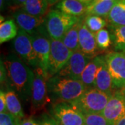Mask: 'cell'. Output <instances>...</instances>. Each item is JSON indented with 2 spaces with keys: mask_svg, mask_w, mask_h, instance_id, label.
<instances>
[{
  "mask_svg": "<svg viewBox=\"0 0 125 125\" xmlns=\"http://www.w3.org/2000/svg\"><path fill=\"white\" fill-rule=\"evenodd\" d=\"M81 20L79 22L76 24L74 26L67 31L61 40L64 45L71 51L76 52L79 51V30L80 27Z\"/></svg>",
  "mask_w": 125,
  "mask_h": 125,
  "instance_id": "obj_24",
  "label": "cell"
},
{
  "mask_svg": "<svg viewBox=\"0 0 125 125\" xmlns=\"http://www.w3.org/2000/svg\"><path fill=\"white\" fill-rule=\"evenodd\" d=\"M51 113L58 125H85L83 114L71 103L53 104Z\"/></svg>",
  "mask_w": 125,
  "mask_h": 125,
  "instance_id": "obj_6",
  "label": "cell"
},
{
  "mask_svg": "<svg viewBox=\"0 0 125 125\" xmlns=\"http://www.w3.org/2000/svg\"><path fill=\"white\" fill-rule=\"evenodd\" d=\"M51 49L49 60V78L58 74L67 64L73 52L67 48L62 40L51 38Z\"/></svg>",
  "mask_w": 125,
  "mask_h": 125,
  "instance_id": "obj_8",
  "label": "cell"
},
{
  "mask_svg": "<svg viewBox=\"0 0 125 125\" xmlns=\"http://www.w3.org/2000/svg\"><path fill=\"white\" fill-rule=\"evenodd\" d=\"M111 95L100 90L91 88L85 91L80 97L72 104L79 111L84 114H102Z\"/></svg>",
  "mask_w": 125,
  "mask_h": 125,
  "instance_id": "obj_4",
  "label": "cell"
},
{
  "mask_svg": "<svg viewBox=\"0 0 125 125\" xmlns=\"http://www.w3.org/2000/svg\"><path fill=\"white\" fill-rule=\"evenodd\" d=\"M94 88L105 92L111 96L113 93L111 76L104 55H99V67L95 76Z\"/></svg>",
  "mask_w": 125,
  "mask_h": 125,
  "instance_id": "obj_15",
  "label": "cell"
},
{
  "mask_svg": "<svg viewBox=\"0 0 125 125\" xmlns=\"http://www.w3.org/2000/svg\"><path fill=\"white\" fill-rule=\"evenodd\" d=\"M0 78H1V85H4L6 83L7 81V74H6V70L5 67L4 61L2 58H1V74H0Z\"/></svg>",
  "mask_w": 125,
  "mask_h": 125,
  "instance_id": "obj_31",
  "label": "cell"
},
{
  "mask_svg": "<svg viewBox=\"0 0 125 125\" xmlns=\"http://www.w3.org/2000/svg\"><path fill=\"white\" fill-rule=\"evenodd\" d=\"M31 38L33 48L38 59L39 67L44 71L49 79L48 69L51 49V38L47 30L45 31L43 28H40L37 33L31 36Z\"/></svg>",
  "mask_w": 125,
  "mask_h": 125,
  "instance_id": "obj_10",
  "label": "cell"
},
{
  "mask_svg": "<svg viewBox=\"0 0 125 125\" xmlns=\"http://www.w3.org/2000/svg\"><path fill=\"white\" fill-rule=\"evenodd\" d=\"M15 54L33 69L39 67L38 59L34 50L31 36L22 29L18 30V36L13 42Z\"/></svg>",
  "mask_w": 125,
  "mask_h": 125,
  "instance_id": "obj_7",
  "label": "cell"
},
{
  "mask_svg": "<svg viewBox=\"0 0 125 125\" xmlns=\"http://www.w3.org/2000/svg\"><path fill=\"white\" fill-rule=\"evenodd\" d=\"M20 121L8 112L0 113V125H20Z\"/></svg>",
  "mask_w": 125,
  "mask_h": 125,
  "instance_id": "obj_28",
  "label": "cell"
},
{
  "mask_svg": "<svg viewBox=\"0 0 125 125\" xmlns=\"http://www.w3.org/2000/svg\"><path fill=\"white\" fill-rule=\"evenodd\" d=\"M49 6L50 5L47 0H27L22 10L33 16L44 17Z\"/></svg>",
  "mask_w": 125,
  "mask_h": 125,
  "instance_id": "obj_20",
  "label": "cell"
},
{
  "mask_svg": "<svg viewBox=\"0 0 125 125\" xmlns=\"http://www.w3.org/2000/svg\"><path fill=\"white\" fill-rule=\"evenodd\" d=\"M47 89L51 102L72 103L88 89L81 80L58 75L47 79Z\"/></svg>",
  "mask_w": 125,
  "mask_h": 125,
  "instance_id": "obj_2",
  "label": "cell"
},
{
  "mask_svg": "<svg viewBox=\"0 0 125 125\" xmlns=\"http://www.w3.org/2000/svg\"><path fill=\"white\" fill-rule=\"evenodd\" d=\"M6 74V85L14 90L24 102L31 101L33 83L35 74L16 54H9L4 60Z\"/></svg>",
  "mask_w": 125,
  "mask_h": 125,
  "instance_id": "obj_1",
  "label": "cell"
},
{
  "mask_svg": "<svg viewBox=\"0 0 125 125\" xmlns=\"http://www.w3.org/2000/svg\"><path fill=\"white\" fill-rule=\"evenodd\" d=\"M83 22L87 27L94 33L103 29L107 25V20L103 17L98 15H86Z\"/></svg>",
  "mask_w": 125,
  "mask_h": 125,
  "instance_id": "obj_25",
  "label": "cell"
},
{
  "mask_svg": "<svg viewBox=\"0 0 125 125\" xmlns=\"http://www.w3.org/2000/svg\"><path fill=\"white\" fill-rule=\"evenodd\" d=\"M91 60L81 51L74 52L67 65L57 75L80 80L82 72Z\"/></svg>",
  "mask_w": 125,
  "mask_h": 125,
  "instance_id": "obj_12",
  "label": "cell"
},
{
  "mask_svg": "<svg viewBox=\"0 0 125 125\" xmlns=\"http://www.w3.org/2000/svg\"><path fill=\"white\" fill-rule=\"evenodd\" d=\"M0 112L1 113H7V106H6V93L1 88L0 91Z\"/></svg>",
  "mask_w": 125,
  "mask_h": 125,
  "instance_id": "obj_29",
  "label": "cell"
},
{
  "mask_svg": "<svg viewBox=\"0 0 125 125\" xmlns=\"http://www.w3.org/2000/svg\"><path fill=\"white\" fill-rule=\"evenodd\" d=\"M95 34L96 42L99 49L101 50H106L109 48L112 45V40L111 33L106 29H103L97 31Z\"/></svg>",
  "mask_w": 125,
  "mask_h": 125,
  "instance_id": "obj_26",
  "label": "cell"
},
{
  "mask_svg": "<svg viewBox=\"0 0 125 125\" xmlns=\"http://www.w3.org/2000/svg\"><path fill=\"white\" fill-rule=\"evenodd\" d=\"M35 74L33 83L31 98V111L32 113L42 111L51 100L47 89V76L44 71L38 67L33 69Z\"/></svg>",
  "mask_w": 125,
  "mask_h": 125,
  "instance_id": "obj_5",
  "label": "cell"
},
{
  "mask_svg": "<svg viewBox=\"0 0 125 125\" xmlns=\"http://www.w3.org/2000/svg\"><path fill=\"white\" fill-rule=\"evenodd\" d=\"M108 31L111 33L112 45L115 52L125 54V26L110 24Z\"/></svg>",
  "mask_w": 125,
  "mask_h": 125,
  "instance_id": "obj_19",
  "label": "cell"
},
{
  "mask_svg": "<svg viewBox=\"0 0 125 125\" xmlns=\"http://www.w3.org/2000/svg\"><path fill=\"white\" fill-rule=\"evenodd\" d=\"M108 125H115L125 115V88L113 92L107 105L102 113Z\"/></svg>",
  "mask_w": 125,
  "mask_h": 125,
  "instance_id": "obj_11",
  "label": "cell"
},
{
  "mask_svg": "<svg viewBox=\"0 0 125 125\" xmlns=\"http://www.w3.org/2000/svg\"><path fill=\"white\" fill-rule=\"evenodd\" d=\"M20 125H40L35 120L32 118H27L24 119L20 121Z\"/></svg>",
  "mask_w": 125,
  "mask_h": 125,
  "instance_id": "obj_33",
  "label": "cell"
},
{
  "mask_svg": "<svg viewBox=\"0 0 125 125\" xmlns=\"http://www.w3.org/2000/svg\"><path fill=\"white\" fill-rule=\"evenodd\" d=\"M15 0H4L5 9H8V11H9L10 9L13 7Z\"/></svg>",
  "mask_w": 125,
  "mask_h": 125,
  "instance_id": "obj_34",
  "label": "cell"
},
{
  "mask_svg": "<svg viewBox=\"0 0 125 125\" xmlns=\"http://www.w3.org/2000/svg\"><path fill=\"white\" fill-rule=\"evenodd\" d=\"M13 18L15 22L20 29L27 32L32 36L37 33L42 24H45V18L33 16L22 10H20L13 13Z\"/></svg>",
  "mask_w": 125,
  "mask_h": 125,
  "instance_id": "obj_14",
  "label": "cell"
},
{
  "mask_svg": "<svg viewBox=\"0 0 125 125\" xmlns=\"http://www.w3.org/2000/svg\"><path fill=\"white\" fill-rule=\"evenodd\" d=\"M18 30L13 19L7 20L0 24V43L3 44L15 39L18 36Z\"/></svg>",
  "mask_w": 125,
  "mask_h": 125,
  "instance_id": "obj_23",
  "label": "cell"
},
{
  "mask_svg": "<svg viewBox=\"0 0 125 125\" xmlns=\"http://www.w3.org/2000/svg\"><path fill=\"white\" fill-rule=\"evenodd\" d=\"M117 1H110L102 0H94L93 2H92L87 6L86 15H93L107 18L112 8Z\"/></svg>",
  "mask_w": 125,
  "mask_h": 125,
  "instance_id": "obj_18",
  "label": "cell"
},
{
  "mask_svg": "<svg viewBox=\"0 0 125 125\" xmlns=\"http://www.w3.org/2000/svg\"><path fill=\"white\" fill-rule=\"evenodd\" d=\"M80 20V18L67 15L54 9L49 10L47 14L45 27L50 38L61 40L67 31Z\"/></svg>",
  "mask_w": 125,
  "mask_h": 125,
  "instance_id": "obj_3",
  "label": "cell"
},
{
  "mask_svg": "<svg viewBox=\"0 0 125 125\" xmlns=\"http://www.w3.org/2000/svg\"><path fill=\"white\" fill-rule=\"evenodd\" d=\"M19 96L13 90L9 89L6 93V106L8 113L13 115L18 120H21L24 117L21 102L19 99Z\"/></svg>",
  "mask_w": 125,
  "mask_h": 125,
  "instance_id": "obj_17",
  "label": "cell"
},
{
  "mask_svg": "<svg viewBox=\"0 0 125 125\" xmlns=\"http://www.w3.org/2000/svg\"><path fill=\"white\" fill-rule=\"evenodd\" d=\"M79 38V51L91 59L99 56L100 49L96 42L95 34L87 27L83 20H81Z\"/></svg>",
  "mask_w": 125,
  "mask_h": 125,
  "instance_id": "obj_13",
  "label": "cell"
},
{
  "mask_svg": "<svg viewBox=\"0 0 125 125\" xmlns=\"http://www.w3.org/2000/svg\"><path fill=\"white\" fill-rule=\"evenodd\" d=\"M87 5L79 0H61L56 5V9L63 13L81 18L86 15Z\"/></svg>",
  "mask_w": 125,
  "mask_h": 125,
  "instance_id": "obj_16",
  "label": "cell"
},
{
  "mask_svg": "<svg viewBox=\"0 0 125 125\" xmlns=\"http://www.w3.org/2000/svg\"><path fill=\"white\" fill-rule=\"evenodd\" d=\"M85 125H108L107 120L102 114H84Z\"/></svg>",
  "mask_w": 125,
  "mask_h": 125,
  "instance_id": "obj_27",
  "label": "cell"
},
{
  "mask_svg": "<svg viewBox=\"0 0 125 125\" xmlns=\"http://www.w3.org/2000/svg\"><path fill=\"white\" fill-rule=\"evenodd\" d=\"M41 125H58V124L53 117H46L42 121Z\"/></svg>",
  "mask_w": 125,
  "mask_h": 125,
  "instance_id": "obj_32",
  "label": "cell"
},
{
  "mask_svg": "<svg viewBox=\"0 0 125 125\" xmlns=\"http://www.w3.org/2000/svg\"><path fill=\"white\" fill-rule=\"evenodd\" d=\"M27 0H15L13 7L9 10V12H12L15 13L20 10H22L24 5L25 4Z\"/></svg>",
  "mask_w": 125,
  "mask_h": 125,
  "instance_id": "obj_30",
  "label": "cell"
},
{
  "mask_svg": "<svg viewBox=\"0 0 125 125\" xmlns=\"http://www.w3.org/2000/svg\"><path fill=\"white\" fill-rule=\"evenodd\" d=\"M102 1H118V0H102Z\"/></svg>",
  "mask_w": 125,
  "mask_h": 125,
  "instance_id": "obj_38",
  "label": "cell"
},
{
  "mask_svg": "<svg viewBox=\"0 0 125 125\" xmlns=\"http://www.w3.org/2000/svg\"><path fill=\"white\" fill-rule=\"evenodd\" d=\"M99 67V56L93 58L81 74L80 80L88 89L94 88L96 74Z\"/></svg>",
  "mask_w": 125,
  "mask_h": 125,
  "instance_id": "obj_21",
  "label": "cell"
},
{
  "mask_svg": "<svg viewBox=\"0 0 125 125\" xmlns=\"http://www.w3.org/2000/svg\"><path fill=\"white\" fill-rule=\"evenodd\" d=\"M115 125H125V115L123 117H122Z\"/></svg>",
  "mask_w": 125,
  "mask_h": 125,
  "instance_id": "obj_35",
  "label": "cell"
},
{
  "mask_svg": "<svg viewBox=\"0 0 125 125\" xmlns=\"http://www.w3.org/2000/svg\"><path fill=\"white\" fill-rule=\"evenodd\" d=\"M79 1H81V2H82V3L88 6V5L90 4L92 2H93L94 0H79Z\"/></svg>",
  "mask_w": 125,
  "mask_h": 125,
  "instance_id": "obj_36",
  "label": "cell"
},
{
  "mask_svg": "<svg viewBox=\"0 0 125 125\" xmlns=\"http://www.w3.org/2000/svg\"><path fill=\"white\" fill-rule=\"evenodd\" d=\"M104 56L111 76L113 89L125 88V54L111 52Z\"/></svg>",
  "mask_w": 125,
  "mask_h": 125,
  "instance_id": "obj_9",
  "label": "cell"
},
{
  "mask_svg": "<svg viewBox=\"0 0 125 125\" xmlns=\"http://www.w3.org/2000/svg\"><path fill=\"white\" fill-rule=\"evenodd\" d=\"M47 1L50 6H52V5L56 4H58V2L61 1V0H47Z\"/></svg>",
  "mask_w": 125,
  "mask_h": 125,
  "instance_id": "obj_37",
  "label": "cell"
},
{
  "mask_svg": "<svg viewBox=\"0 0 125 125\" xmlns=\"http://www.w3.org/2000/svg\"><path fill=\"white\" fill-rule=\"evenodd\" d=\"M110 24L125 26V0H118L107 17Z\"/></svg>",
  "mask_w": 125,
  "mask_h": 125,
  "instance_id": "obj_22",
  "label": "cell"
}]
</instances>
